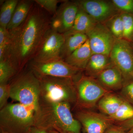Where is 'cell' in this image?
Masks as SVG:
<instances>
[{"label":"cell","instance_id":"4","mask_svg":"<svg viewBox=\"0 0 133 133\" xmlns=\"http://www.w3.org/2000/svg\"><path fill=\"white\" fill-rule=\"evenodd\" d=\"M10 98L19 103L38 110L41 88L38 78L31 70L19 74L10 84Z\"/></svg>","mask_w":133,"mask_h":133},{"label":"cell","instance_id":"19","mask_svg":"<svg viewBox=\"0 0 133 133\" xmlns=\"http://www.w3.org/2000/svg\"><path fill=\"white\" fill-rule=\"evenodd\" d=\"M97 23L79 7L73 26L67 32L86 34Z\"/></svg>","mask_w":133,"mask_h":133},{"label":"cell","instance_id":"23","mask_svg":"<svg viewBox=\"0 0 133 133\" xmlns=\"http://www.w3.org/2000/svg\"><path fill=\"white\" fill-rule=\"evenodd\" d=\"M17 72L16 69L8 58L0 61V84L8 83Z\"/></svg>","mask_w":133,"mask_h":133},{"label":"cell","instance_id":"15","mask_svg":"<svg viewBox=\"0 0 133 133\" xmlns=\"http://www.w3.org/2000/svg\"><path fill=\"white\" fill-rule=\"evenodd\" d=\"M64 35L65 40L60 52V58L63 60L88 40L84 33L66 32Z\"/></svg>","mask_w":133,"mask_h":133},{"label":"cell","instance_id":"35","mask_svg":"<svg viewBox=\"0 0 133 133\" xmlns=\"http://www.w3.org/2000/svg\"><path fill=\"white\" fill-rule=\"evenodd\" d=\"M48 131V133H59V132L54 129H50Z\"/></svg>","mask_w":133,"mask_h":133},{"label":"cell","instance_id":"1","mask_svg":"<svg viewBox=\"0 0 133 133\" xmlns=\"http://www.w3.org/2000/svg\"><path fill=\"white\" fill-rule=\"evenodd\" d=\"M48 14L36 4L24 22L9 32L10 44L8 58L18 72L33 59L45 34L51 28Z\"/></svg>","mask_w":133,"mask_h":133},{"label":"cell","instance_id":"3","mask_svg":"<svg viewBox=\"0 0 133 133\" xmlns=\"http://www.w3.org/2000/svg\"><path fill=\"white\" fill-rule=\"evenodd\" d=\"M35 111L20 103L8 104L0 111L2 131L9 133H28L35 125Z\"/></svg>","mask_w":133,"mask_h":133},{"label":"cell","instance_id":"26","mask_svg":"<svg viewBox=\"0 0 133 133\" xmlns=\"http://www.w3.org/2000/svg\"><path fill=\"white\" fill-rule=\"evenodd\" d=\"M120 15L124 24L123 39L131 41L133 38V15L124 12Z\"/></svg>","mask_w":133,"mask_h":133},{"label":"cell","instance_id":"14","mask_svg":"<svg viewBox=\"0 0 133 133\" xmlns=\"http://www.w3.org/2000/svg\"><path fill=\"white\" fill-rule=\"evenodd\" d=\"M92 55L91 50L88 40L64 61L81 70L85 69Z\"/></svg>","mask_w":133,"mask_h":133},{"label":"cell","instance_id":"5","mask_svg":"<svg viewBox=\"0 0 133 133\" xmlns=\"http://www.w3.org/2000/svg\"><path fill=\"white\" fill-rule=\"evenodd\" d=\"M36 76L40 83V101L69 103L76 102V87L73 79Z\"/></svg>","mask_w":133,"mask_h":133},{"label":"cell","instance_id":"16","mask_svg":"<svg viewBox=\"0 0 133 133\" xmlns=\"http://www.w3.org/2000/svg\"><path fill=\"white\" fill-rule=\"evenodd\" d=\"M34 1H19L6 29L9 32L16 29L26 20L34 5Z\"/></svg>","mask_w":133,"mask_h":133},{"label":"cell","instance_id":"39","mask_svg":"<svg viewBox=\"0 0 133 133\" xmlns=\"http://www.w3.org/2000/svg\"><path fill=\"white\" fill-rule=\"evenodd\" d=\"M131 77H132V78H133V72L132 73V74H131Z\"/></svg>","mask_w":133,"mask_h":133},{"label":"cell","instance_id":"25","mask_svg":"<svg viewBox=\"0 0 133 133\" xmlns=\"http://www.w3.org/2000/svg\"><path fill=\"white\" fill-rule=\"evenodd\" d=\"M109 26H107L116 39L123 38L124 24L121 15H116L109 19Z\"/></svg>","mask_w":133,"mask_h":133},{"label":"cell","instance_id":"32","mask_svg":"<svg viewBox=\"0 0 133 133\" xmlns=\"http://www.w3.org/2000/svg\"><path fill=\"white\" fill-rule=\"evenodd\" d=\"M105 133H125V131L118 127L111 126L107 129Z\"/></svg>","mask_w":133,"mask_h":133},{"label":"cell","instance_id":"8","mask_svg":"<svg viewBox=\"0 0 133 133\" xmlns=\"http://www.w3.org/2000/svg\"><path fill=\"white\" fill-rule=\"evenodd\" d=\"M112 63L120 71L123 77L132 78L133 72V50L129 41L116 39L110 55Z\"/></svg>","mask_w":133,"mask_h":133},{"label":"cell","instance_id":"27","mask_svg":"<svg viewBox=\"0 0 133 133\" xmlns=\"http://www.w3.org/2000/svg\"><path fill=\"white\" fill-rule=\"evenodd\" d=\"M36 4L48 14L54 15L57 10V5L59 1L57 0H35Z\"/></svg>","mask_w":133,"mask_h":133},{"label":"cell","instance_id":"37","mask_svg":"<svg viewBox=\"0 0 133 133\" xmlns=\"http://www.w3.org/2000/svg\"><path fill=\"white\" fill-rule=\"evenodd\" d=\"M132 41V43H131V45H132V49H133V39H132V41Z\"/></svg>","mask_w":133,"mask_h":133},{"label":"cell","instance_id":"9","mask_svg":"<svg viewBox=\"0 0 133 133\" xmlns=\"http://www.w3.org/2000/svg\"><path fill=\"white\" fill-rule=\"evenodd\" d=\"M31 70L37 76L73 79L77 77L81 70L73 67L62 59L46 63L30 62Z\"/></svg>","mask_w":133,"mask_h":133},{"label":"cell","instance_id":"38","mask_svg":"<svg viewBox=\"0 0 133 133\" xmlns=\"http://www.w3.org/2000/svg\"><path fill=\"white\" fill-rule=\"evenodd\" d=\"M1 133H9L7 132H5V131H2V132H1Z\"/></svg>","mask_w":133,"mask_h":133},{"label":"cell","instance_id":"18","mask_svg":"<svg viewBox=\"0 0 133 133\" xmlns=\"http://www.w3.org/2000/svg\"><path fill=\"white\" fill-rule=\"evenodd\" d=\"M113 65L109 56L94 54L91 56L85 69L89 75L97 76L105 69Z\"/></svg>","mask_w":133,"mask_h":133},{"label":"cell","instance_id":"13","mask_svg":"<svg viewBox=\"0 0 133 133\" xmlns=\"http://www.w3.org/2000/svg\"><path fill=\"white\" fill-rule=\"evenodd\" d=\"M76 116L86 133H105L112 121L108 116L88 111H79Z\"/></svg>","mask_w":133,"mask_h":133},{"label":"cell","instance_id":"31","mask_svg":"<svg viewBox=\"0 0 133 133\" xmlns=\"http://www.w3.org/2000/svg\"><path fill=\"white\" fill-rule=\"evenodd\" d=\"M124 92L128 97L133 102V83L126 86L124 88Z\"/></svg>","mask_w":133,"mask_h":133},{"label":"cell","instance_id":"7","mask_svg":"<svg viewBox=\"0 0 133 133\" xmlns=\"http://www.w3.org/2000/svg\"><path fill=\"white\" fill-rule=\"evenodd\" d=\"M64 40V34L50 29L31 61L43 63L62 59L60 52Z\"/></svg>","mask_w":133,"mask_h":133},{"label":"cell","instance_id":"20","mask_svg":"<svg viewBox=\"0 0 133 133\" xmlns=\"http://www.w3.org/2000/svg\"><path fill=\"white\" fill-rule=\"evenodd\" d=\"M123 100L114 94H108L102 97L99 101V108L108 116L116 112Z\"/></svg>","mask_w":133,"mask_h":133},{"label":"cell","instance_id":"10","mask_svg":"<svg viewBox=\"0 0 133 133\" xmlns=\"http://www.w3.org/2000/svg\"><path fill=\"white\" fill-rule=\"evenodd\" d=\"M86 35L92 55L102 54L109 56L116 38L107 26L97 23Z\"/></svg>","mask_w":133,"mask_h":133},{"label":"cell","instance_id":"12","mask_svg":"<svg viewBox=\"0 0 133 133\" xmlns=\"http://www.w3.org/2000/svg\"><path fill=\"white\" fill-rule=\"evenodd\" d=\"M77 2L79 7L98 23L108 21L116 15L117 8L112 2L84 0Z\"/></svg>","mask_w":133,"mask_h":133},{"label":"cell","instance_id":"34","mask_svg":"<svg viewBox=\"0 0 133 133\" xmlns=\"http://www.w3.org/2000/svg\"><path fill=\"white\" fill-rule=\"evenodd\" d=\"M53 129H55V130H56L58 132H59V133H69L67 132H65V131H63V130H61V129L57 128H55Z\"/></svg>","mask_w":133,"mask_h":133},{"label":"cell","instance_id":"21","mask_svg":"<svg viewBox=\"0 0 133 133\" xmlns=\"http://www.w3.org/2000/svg\"><path fill=\"white\" fill-rule=\"evenodd\" d=\"M19 2L18 0H6L3 3L0 11V27L6 29Z\"/></svg>","mask_w":133,"mask_h":133},{"label":"cell","instance_id":"24","mask_svg":"<svg viewBox=\"0 0 133 133\" xmlns=\"http://www.w3.org/2000/svg\"><path fill=\"white\" fill-rule=\"evenodd\" d=\"M10 44V35L6 28L0 27V61L8 58Z\"/></svg>","mask_w":133,"mask_h":133},{"label":"cell","instance_id":"30","mask_svg":"<svg viewBox=\"0 0 133 133\" xmlns=\"http://www.w3.org/2000/svg\"><path fill=\"white\" fill-rule=\"evenodd\" d=\"M118 127L124 131L129 130L133 127V118L128 120L122 122Z\"/></svg>","mask_w":133,"mask_h":133},{"label":"cell","instance_id":"2","mask_svg":"<svg viewBox=\"0 0 133 133\" xmlns=\"http://www.w3.org/2000/svg\"><path fill=\"white\" fill-rule=\"evenodd\" d=\"M34 126L46 131L57 128L69 133H81V124L73 117L67 102L40 101Z\"/></svg>","mask_w":133,"mask_h":133},{"label":"cell","instance_id":"22","mask_svg":"<svg viewBox=\"0 0 133 133\" xmlns=\"http://www.w3.org/2000/svg\"><path fill=\"white\" fill-rule=\"evenodd\" d=\"M112 120L124 122L133 118V107L128 102L123 100L116 112L108 116Z\"/></svg>","mask_w":133,"mask_h":133},{"label":"cell","instance_id":"33","mask_svg":"<svg viewBox=\"0 0 133 133\" xmlns=\"http://www.w3.org/2000/svg\"><path fill=\"white\" fill-rule=\"evenodd\" d=\"M28 133H48L44 129L33 126L30 128Z\"/></svg>","mask_w":133,"mask_h":133},{"label":"cell","instance_id":"28","mask_svg":"<svg viewBox=\"0 0 133 133\" xmlns=\"http://www.w3.org/2000/svg\"><path fill=\"white\" fill-rule=\"evenodd\" d=\"M112 2L117 9L133 15V0H113Z\"/></svg>","mask_w":133,"mask_h":133},{"label":"cell","instance_id":"17","mask_svg":"<svg viewBox=\"0 0 133 133\" xmlns=\"http://www.w3.org/2000/svg\"><path fill=\"white\" fill-rule=\"evenodd\" d=\"M97 76L101 84L108 88L118 89L122 85L123 75L114 65L105 69Z\"/></svg>","mask_w":133,"mask_h":133},{"label":"cell","instance_id":"6","mask_svg":"<svg viewBox=\"0 0 133 133\" xmlns=\"http://www.w3.org/2000/svg\"><path fill=\"white\" fill-rule=\"evenodd\" d=\"M76 102L79 107L90 108L109 92L99 82L88 76H82L75 81Z\"/></svg>","mask_w":133,"mask_h":133},{"label":"cell","instance_id":"11","mask_svg":"<svg viewBox=\"0 0 133 133\" xmlns=\"http://www.w3.org/2000/svg\"><path fill=\"white\" fill-rule=\"evenodd\" d=\"M79 6L77 2H65L58 8L51 19V29L64 34L71 29Z\"/></svg>","mask_w":133,"mask_h":133},{"label":"cell","instance_id":"36","mask_svg":"<svg viewBox=\"0 0 133 133\" xmlns=\"http://www.w3.org/2000/svg\"><path fill=\"white\" fill-rule=\"evenodd\" d=\"M127 133H133V127L129 130V131Z\"/></svg>","mask_w":133,"mask_h":133},{"label":"cell","instance_id":"29","mask_svg":"<svg viewBox=\"0 0 133 133\" xmlns=\"http://www.w3.org/2000/svg\"><path fill=\"white\" fill-rule=\"evenodd\" d=\"M10 98V84H0V108L2 109L8 104L9 98Z\"/></svg>","mask_w":133,"mask_h":133}]
</instances>
